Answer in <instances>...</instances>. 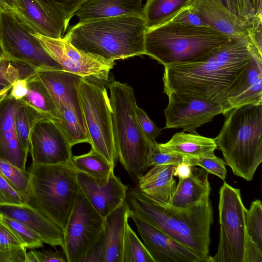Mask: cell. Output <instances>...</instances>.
Instances as JSON below:
<instances>
[{
	"instance_id": "30",
	"label": "cell",
	"mask_w": 262,
	"mask_h": 262,
	"mask_svg": "<svg viewBox=\"0 0 262 262\" xmlns=\"http://www.w3.org/2000/svg\"><path fill=\"white\" fill-rule=\"evenodd\" d=\"M45 118L49 117L22 102L15 111L14 126L17 138L22 147L28 152L32 129L38 120Z\"/></svg>"
},
{
	"instance_id": "29",
	"label": "cell",
	"mask_w": 262,
	"mask_h": 262,
	"mask_svg": "<svg viewBox=\"0 0 262 262\" xmlns=\"http://www.w3.org/2000/svg\"><path fill=\"white\" fill-rule=\"evenodd\" d=\"M27 92L20 101L56 121L59 116L52 98L37 73L27 79Z\"/></svg>"
},
{
	"instance_id": "36",
	"label": "cell",
	"mask_w": 262,
	"mask_h": 262,
	"mask_svg": "<svg viewBox=\"0 0 262 262\" xmlns=\"http://www.w3.org/2000/svg\"><path fill=\"white\" fill-rule=\"evenodd\" d=\"M245 223L248 236L262 249V203L260 200L251 203L245 210Z\"/></svg>"
},
{
	"instance_id": "47",
	"label": "cell",
	"mask_w": 262,
	"mask_h": 262,
	"mask_svg": "<svg viewBox=\"0 0 262 262\" xmlns=\"http://www.w3.org/2000/svg\"><path fill=\"white\" fill-rule=\"evenodd\" d=\"M35 253L39 262H68L66 255L62 249L59 251H35Z\"/></svg>"
},
{
	"instance_id": "23",
	"label": "cell",
	"mask_w": 262,
	"mask_h": 262,
	"mask_svg": "<svg viewBox=\"0 0 262 262\" xmlns=\"http://www.w3.org/2000/svg\"><path fill=\"white\" fill-rule=\"evenodd\" d=\"M129 218V208L126 201L105 218L102 262H122L125 229Z\"/></svg>"
},
{
	"instance_id": "44",
	"label": "cell",
	"mask_w": 262,
	"mask_h": 262,
	"mask_svg": "<svg viewBox=\"0 0 262 262\" xmlns=\"http://www.w3.org/2000/svg\"><path fill=\"white\" fill-rule=\"evenodd\" d=\"M24 246L12 231L0 220V251Z\"/></svg>"
},
{
	"instance_id": "55",
	"label": "cell",
	"mask_w": 262,
	"mask_h": 262,
	"mask_svg": "<svg viewBox=\"0 0 262 262\" xmlns=\"http://www.w3.org/2000/svg\"><path fill=\"white\" fill-rule=\"evenodd\" d=\"M12 9L7 0H0V11Z\"/></svg>"
},
{
	"instance_id": "33",
	"label": "cell",
	"mask_w": 262,
	"mask_h": 262,
	"mask_svg": "<svg viewBox=\"0 0 262 262\" xmlns=\"http://www.w3.org/2000/svg\"><path fill=\"white\" fill-rule=\"evenodd\" d=\"M122 262H155L144 244L137 236L128 223L125 229Z\"/></svg>"
},
{
	"instance_id": "27",
	"label": "cell",
	"mask_w": 262,
	"mask_h": 262,
	"mask_svg": "<svg viewBox=\"0 0 262 262\" xmlns=\"http://www.w3.org/2000/svg\"><path fill=\"white\" fill-rule=\"evenodd\" d=\"M159 149L186 157L198 158L213 152L217 148L214 139L182 131L166 143H158Z\"/></svg>"
},
{
	"instance_id": "45",
	"label": "cell",
	"mask_w": 262,
	"mask_h": 262,
	"mask_svg": "<svg viewBox=\"0 0 262 262\" xmlns=\"http://www.w3.org/2000/svg\"><path fill=\"white\" fill-rule=\"evenodd\" d=\"M26 249L19 246L0 251V262H25Z\"/></svg>"
},
{
	"instance_id": "6",
	"label": "cell",
	"mask_w": 262,
	"mask_h": 262,
	"mask_svg": "<svg viewBox=\"0 0 262 262\" xmlns=\"http://www.w3.org/2000/svg\"><path fill=\"white\" fill-rule=\"evenodd\" d=\"M108 88L118 160L131 179L137 183L147 168L151 144L139 123L133 88L125 83L113 81Z\"/></svg>"
},
{
	"instance_id": "37",
	"label": "cell",
	"mask_w": 262,
	"mask_h": 262,
	"mask_svg": "<svg viewBox=\"0 0 262 262\" xmlns=\"http://www.w3.org/2000/svg\"><path fill=\"white\" fill-rule=\"evenodd\" d=\"M0 220L12 231L27 248L34 249L43 246L39 236L26 226L16 220L0 214Z\"/></svg>"
},
{
	"instance_id": "52",
	"label": "cell",
	"mask_w": 262,
	"mask_h": 262,
	"mask_svg": "<svg viewBox=\"0 0 262 262\" xmlns=\"http://www.w3.org/2000/svg\"><path fill=\"white\" fill-rule=\"evenodd\" d=\"M255 14L262 13V0H250Z\"/></svg>"
},
{
	"instance_id": "42",
	"label": "cell",
	"mask_w": 262,
	"mask_h": 262,
	"mask_svg": "<svg viewBox=\"0 0 262 262\" xmlns=\"http://www.w3.org/2000/svg\"><path fill=\"white\" fill-rule=\"evenodd\" d=\"M26 204L24 197L0 174V204Z\"/></svg>"
},
{
	"instance_id": "15",
	"label": "cell",
	"mask_w": 262,
	"mask_h": 262,
	"mask_svg": "<svg viewBox=\"0 0 262 262\" xmlns=\"http://www.w3.org/2000/svg\"><path fill=\"white\" fill-rule=\"evenodd\" d=\"M72 147L57 121L50 118L38 120L29 139L32 163L52 165L73 162Z\"/></svg>"
},
{
	"instance_id": "46",
	"label": "cell",
	"mask_w": 262,
	"mask_h": 262,
	"mask_svg": "<svg viewBox=\"0 0 262 262\" xmlns=\"http://www.w3.org/2000/svg\"><path fill=\"white\" fill-rule=\"evenodd\" d=\"M244 262H262V249L249 236L245 247Z\"/></svg>"
},
{
	"instance_id": "40",
	"label": "cell",
	"mask_w": 262,
	"mask_h": 262,
	"mask_svg": "<svg viewBox=\"0 0 262 262\" xmlns=\"http://www.w3.org/2000/svg\"><path fill=\"white\" fill-rule=\"evenodd\" d=\"M246 33L247 40L262 57V14H256L246 21Z\"/></svg>"
},
{
	"instance_id": "13",
	"label": "cell",
	"mask_w": 262,
	"mask_h": 262,
	"mask_svg": "<svg viewBox=\"0 0 262 262\" xmlns=\"http://www.w3.org/2000/svg\"><path fill=\"white\" fill-rule=\"evenodd\" d=\"M33 34L63 71L99 83L108 81L110 72L115 62H109L81 51L64 37L52 38L34 32Z\"/></svg>"
},
{
	"instance_id": "18",
	"label": "cell",
	"mask_w": 262,
	"mask_h": 262,
	"mask_svg": "<svg viewBox=\"0 0 262 262\" xmlns=\"http://www.w3.org/2000/svg\"><path fill=\"white\" fill-rule=\"evenodd\" d=\"M0 214L26 226L43 243L63 248V230L37 208L28 204H0Z\"/></svg>"
},
{
	"instance_id": "7",
	"label": "cell",
	"mask_w": 262,
	"mask_h": 262,
	"mask_svg": "<svg viewBox=\"0 0 262 262\" xmlns=\"http://www.w3.org/2000/svg\"><path fill=\"white\" fill-rule=\"evenodd\" d=\"M30 191L27 203L65 228L79 188L73 162L30 166Z\"/></svg>"
},
{
	"instance_id": "34",
	"label": "cell",
	"mask_w": 262,
	"mask_h": 262,
	"mask_svg": "<svg viewBox=\"0 0 262 262\" xmlns=\"http://www.w3.org/2000/svg\"><path fill=\"white\" fill-rule=\"evenodd\" d=\"M0 174L25 199L27 203L30 191V173L0 159Z\"/></svg>"
},
{
	"instance_id": "35",
	"label": "cell",
	"mask_w": 262,
	"mask_h": 262,
	"mask_svg": "<svg viewBox=\"0 0 262 262\" xmlns=\"http://www.w3.org/2000/svg\"><path fill=\"white\" fill-rule=\"evenodd\" d=\"M50 13L61 20L67 30L71 19L84 0H37Z\"/></svg>"
},
{
	"instance_id": "26",
	"label": "cell",
	"mask_w": 262,
	"mask_h": 262,
	"mask_svg": "<svg viewBox=\"0 0 262 262\" xmlns=\"http://www.w3.org/2000/svg\"><path fill=\"white\" fill-rule=\"evenodd\" d=\"M208 173L203 168L192 166L191 176L179 179L171 197L170 205L186 208L197 205L209 197L210 186Z\"/></svg>"
},
{
	"instance_id": "53",
	"label": "cell",
	"mask_w": 262,
	"mask_h": 262,
	"mask_svg": "<svg viewBox=\"0 0 262 262\" xmlns=\"http://www.w3.org/2000/svg\"><path fill=\"white\" fill-rule=\"evenodd\" d=\"M25 262H39L35 251H30L26 253Z\"/></svg>"
},
{
	"instance_id": "12",
	"label": "cell",
	"mask_w": 262,
	"mask_h": 262,
	"mask_svg": "<svg viewBox=\"0 0 262 262\" xmlns=\"http://www.w3.org/2000/svg\"><path fill=\"white\" fill-rule=\"evenodd\" d=\"M105 219L91 206L79 189L68 223L63 229L62 249L68 262H81L104 228Z\"/></svg>"
},
{
	"instance_id": "5",
	"label": "cell",
	"mask_w": 262,
	"mask_h": 262,
	"mask_svg": "<svg viewBox=\"0 0 262 262\" xmlns=\"http://www.w3.org/2000/svg\"><path fill=\"white\" fill-rule=\"evenodd\" d=\"M224 115L214 139L233 174L251 181L262 162V103L233 108Z\"/></svg>"
},
{
	"instance_id": "56",
	"label": "cell",
	"mask_w": 262,
	"mask_h": 262,
	"mask_svg": "<svg viewBox=\"0 0 262 262\" xmlns=\"http://www.w3.org/2000/svg\"><path fill=\"white\" fill-rule=\"evenodd\" d=\"M6 57V55L5 53V51H4L2 45L0 44V59H3Z\"/></svg>"
},
{
	"instance_id": "1",
	"label": "cell",
	"mask_w": 262,
	"mask_h": 262,
	"mask_svg": "<svg viewBox=\"0 0 262 262\" xmlns=\"http://www.w3.org/2000/svg\"><path fill=\"white\" fill-rule=\"evenodd\" d=\"M257 54L249 41L237 39L202 60L164 67V93H185L212 101L222 107L224 115L230 111V94Z\"/></svg>"
},
{
	"instance_id": "38",
	"label": "cell",
	"mask_w": 262,
	"mask_h": 262,
	"mask_svg": "<svg viewBox=\"0 0 262 262\" xmlns=\"http://www.w3.org/2000/svg\"><path fill=\"white\" fill-rule=\"evenodd\" d=\"M191 166H199L208 173L214 174L224 181L227 176L226 163L216 157L214 152L198 157H184V161Z\"/></svg>"
},
{
	"instance_id": "21",
	"label": "cell",
	"mask_w": 262,
	"mask_h": 262,
	"mask_svg": "<svg viewBox=\"0 0 262 262\" xmlns=\"http://www.w3.org/2000/svg\"><path fill=\"white\" fill-rule=\"evenodd\" d=\"M12 10L35 33L58 38L66 31L63 22L37 0H15Z\"/></svg>"
},
{
	"instance_id": "8",
	"label": "cell",
	"mask_w": 262,
	"mask_h": 262,
	"mask_svg": "<svg viewBox=\"0 0 262 262\" xmlns=\"http://www.w3.org/2000/svg\"><path fill=\"white\" fill-rule=\"evenodd\" d=\"M57 110L56 121L72 147L90 143L78 90L81 77L63 70H37Z\"/></svg>"
},
{
	"instance_id": "11",
	"label": "cell",
	"mask_w": 262,
	"mask_h": 262,
	"mask_svg": "<svg viewBox=\"0 0 262 262\" xmlns=\"http://www.w3.org/2000/svg\"><path fill=\"white\" fill-rule=\"evenodd\" d=\"M33 32L12 10L0 11V44L6 56L37 70H63Z\"/></svg>"
},
{
	"instance_id": "48",
	"label": "cell",
	"mask_w": 262,
	"mask_h": 262,
	"mask_svg": "<svg viewBox=\"0 0 262 262\" xmlns=\"http://www.w3.org/2000/svg\"><path fill=\"white\" fill-rule=\"evenodd\" d=\"M237 15L247 21L252 18L255 14L250 0H234Z\"/></svg>"
},
{
	"instance_id": "10",
	"label": "cell",
	"mask_w": 262,
	"mask_h": 262,
	"mask_svg": "<svg viewBox=\"0 0 262 262\" xmlns=\"http://www.w3.org/2000/svg\"><path fill=\"white\" fill-rule=\"evenodd\" d=\"M220 239L211 262H244L248 235L240 190L224 182L219 191Z\"/></svg>"
},
{
	"instance_id": "9",
	"label": "cell",
	"mask_w": 262,
	"mask_h": 262,
	"mask_svg": "<svg viewBox=\"0 0 262 262\" xmlns=\"http://www.w3.org/2000/svg\"><path fill=\"white\" fill-rule=\"evenodd\" d=\"M78 90L91 148L115 166L118 156L106 89L99 83L82 77Z\"/></svg>"
},
{
	"instance_id": "22",
	"label": "cell",
	"mask_w": 262,
	"mask_h": 262,
	"mask_svg": "<svg viewBox=\"0 0 262 262\" xmlns=\"http://www.w3.org/2000/svg\"><path fill=\"white\" fill-rule=\"evenodd\" d=\"M143 0H84L74 13L78 23L120 16L142 15Z\"/></svg>"
},
{
	"instance_id": "43",
	"label": "cell",
	"mask_w": 262,
	"mask_h": 262,
	"mask_svg": "<svg viewBox=\"0 0 262 262\" xmlns=\"http://www.w3.org/2000/svg\"><path fill=\"white\" fill-rule=\"evenodd\" d=\"M171 21L196 27H209L190 4L176 16Z\"/></svg>"
},
{
	"instance_id": "24",
	"label": "cell",
	"mask_w": 262,
	"mask_h": 262,
	"mask_svg": "<svg viewBox=\"0 0 262 262\" xmlns=\"http://www.w3.org/2000/svg\"><path fill=\"white\" fill-rule=\"evenodd\" d=\"M176 165L154 166L139 180L137 188L157 203L170 205L176 183L173 177Z\"/></svg>"
},
{
	"instance_id": "50",
	"label": "cell",
	"mask_w": 262,
	"mask_h": 262,
	"mask_svg": "<svg viewBox=\"0 0 262 262\" xmlns=\"http://www.w3.org/2000/svg\"><path fill=\"white\" fill-rule=\"evenodd\" d=\"M192 172V166L183 162L175 166L173 176L178 177L179 179H184L189 177Z\"/></svg>"
},
{
	"instance_id": "49",
	"label": "cell",
	"mask_w": 262,
	"mask_h": 262,
	"mask_svg": "<svg viewBox=\"0 0 262 262\" xmlns=\"http://www.w3.org/2000/svg\"><path fill=\"white\" fill-rule=\"evenodd\" d=\"M27 79L19 80L14 82L9 94L15 99L20 100L27 92Z\"/></svg>"
},
{
	"instance_id": "3",
	"label": "cell",
	"mask_w": 262,
	"mask_h": 262,
	"mask_svg": "<svg viewBox=\"0 0 262 262\" xmlns=\"http://www.w3.org/2000/svg\"><path fill=\"white\" fill-rule=\"evenodd\" d=\"M147 28L142 15L77 23L64 37L81 51L109 62L145 54Z\"/></svg>"
},
{
	"instance_id": "4",
	"label": "cell",
	"mask_w": 262,
	"mask_h": 262,
	"mask_svg": "<svg viewBox=\"0 0 262 262\" xmlns=\"http://www.w3.org/2000/svg\"><path fill=\"white\" fill-rule=\"evenodd\" d=\"M238 38L211 27H196L169 21L148 29L145 54L164 67L197 62Z\"/></svg>"
},
{
	"instance_id": "31",
	"label": "cell",
	"mask_w": 262,
	"mask_h": 262,
	"mask_svg": "<svg viewBox=\"0 0 262 262\" xmlns=\"http://www.w3.org/2000/svg\"><path fill=\"white\" fill-rule=\"evenodd\" d=\"M72 162L77 171L100 179L107 178L114 172L115 167L92 148L86 154L73 156Z\"/></svg>"
},
{
	"instance_id": "57",
	"label": "cell",
	"mask_w": 262,
	"mask_h": 262,
	"mask_svg": "<svg viewBox=\"0 0 262 262\" xmlns=\"http://www.w3.org/2000/svg\"><path fill=\"white\" fill-rule=\"evenodd\" d=\"M10 6L12 7V8L13 9V4H14V2L15 1V0H7Z\"/></svg>"
},
{
	"instance_id": "17",
	"label": "cell",
	"mask_w": 262,
	"mask_h": 262,
	"mask_svg": "<svg viewBox=\"0 0 262 262\" xmlns=\"http://www.w3.org/2000/svg\"><path fill=\"white\" fill-rule=\"evenodd\" d=\"M129 218L155 262H202L193 251L138 217L130 209Z\"/></svg>"
},
{
	"instance_id": "20",
	"label": "cell",
	"mask_w": 262,
	"mask_h": 262,
	"mask_svg": "<svg viewBox=\"0 0 262 262\" xmlns=\"http://www.w3.org/2000/svg\"><path fill=\"white\" fill-rule=\"evenodd\" d=\"M190 5L209 27L233 38L247 40L246 21L220 0H193Z\"/></svg>"
},
{
	"instance_id": "28",
	"label": "cell",
	"mask_w": 262,
	"mask_h": 262,
	"mask_svg": "<svg viewBox=\"0 0 262 262\" xmlns=\"http://www.w3.org/2000/svg\"><path fill=\"white\" fill-rule=\"evenodd\" d=\"M193 0H146L142 17L147 30L171 21Z\"/></svg>"
},
{
	"instance_id": "16",
	"label": "cell",
	"mask_w": 262,
	"mask_h": 262,
	"mask_svg": "<svg viewBox=\"0 0 262 262\" xmlns=\"http://www.w3.org/2000/svg\"><path fill=\"white\" fill-rule=\"evenodd\" d=\"M77 179L80 190L104 219L125 202L128 188L114 172L107 178L100 179L77 171Z\"/></svg>"
},
{
	"instance_id": "54",
	"label": "cell",
	"mask_w": 262,
	"mask_h": 262,
	"mask_svg": "<svg viewBox=\"0 0 262 262\" xmlns=\"http://www.w3.org/2000/svg\"><path fill=\"white\" fill-rule=\"evenodd\" d=\"M12 88V85H7L0 84V98L7 95Z\"/></svg>"
},
{
	"instance_id": "14",
	"label": "cell",
	"mask_w": 262,
	"mask_h": 262,
	"mask_svg": "<svg viewBox=\"0 0 262 262\" xmlns=\"http://www.w3.org/2000/svg\"><path fill=\"white\" fill-rule=\"evenodd\" d=\"M168 103L164 110L165 128H182L183 131L198 134L196 129L224 114L219 104L185 93L170 91L166 94Z\"/></svg>"
},
{
	"instance_id": "19",
	"label": "cell",
	"mask_w": 262,
	"mask_h": 262,
	"mask_svg": "<svg viewBox=\"0 0 262 262\" xmlns=\"http://www.w3.org/2000/svg\"><path fill=\"white\" fill-rule=\"evenodd\" d=\"M21 101L9 93L0 98V159L26 169L28 152L20 144L14 126V116Z\"/></svg>"
},
{
	"instance_id": "51",
	"label": "cell",
	"mask_w": 262,
	"mask_h": 262,
	"mask_svg": "<svg viewBox=\"0 0 262 262\" xmlns=\"http://www.w3.org/2000/svg\"><path fill=\"white\" fill-rule=\"evenodd\" d=\"M224 6H225L233 13L237 15V10L236 8L234 0H220Z\"/></svg>"
},
{
	"instance_id": "39",
	"label": "cell",
	"mask_w": 262,
	"mask_h": 262,
	"mask_svg": "<svg viewBox=\"0 0 262 262\" xmlns=\"http://www.w3.org/2000/svg\"><path fill=\"white\" fill-rule=\"evenodd\" d=\"M184 157L174 153L161 150L158 143L151 144L148 156L147 167L160 165H177L184 161Z\"/></svg>"
},
{
	"instance_id": "2",
	"label": "cell",
	"mask_w": 262,
	"mask_h": 262,
	"mask_svg": "<svg viewBox=\"0 0 262 262\" xmlns=\"http://www.w3.org/2000/svg\"><path fill=\"white\" fill-rule=\"evenodd\" d=\"M125 201L138 217L193 251L202 262H211L213 210L209 197L195 206L179 208L157 203L135 187L128 189Z\"/></svg>"
},
{
	"instance_id": "32",
	"label": "cell",
	"mask_w": 262,
	"mask_h": 262,
	"mask_svg": "<svg viewBox=\"0 0 262 262\" xmlns=\"http://www.w3.org/2000/svg\"><path fill=\"white\" fill-rule=\"evenodd\" d=\"M37 69L23 61L6 56L0 59V84L13 85L37 73Z\"/></svg>"
},
{
	"instance_id": "41",
	"label": "cell",
	"mask_w": 262,
	"mask_h": 262,
	"mask_svg": "<svg viewBox=\"0 0 262 262\" xmlns=\"http://www.w3.org/2000/svg\"><path fill=\"white\" fill-rule=\"evenodd\" d=\"M136 114L140 126L151 144L156 143V139L161 134L162 129L159 128L149 118L146 113L137 105Z\"/></svg>"
},
{
	"instance_id": "25",
	"label": "cell",
	"mask_w": 262,
	"mask_h": 262,
	"mask_svg": "<svg viewBox=\"0 0 262 262\" xmlns=\"http://www.w3.org/2000/svg\"><path fill=\"white\" fill-rule=\"evenodd\" d=\"M230 110L238 106L262 103V57L256 55L230 94Z\"/></svg>"
}]
</instances>
